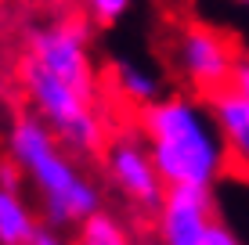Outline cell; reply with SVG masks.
<instances>
[{
  "label": "cell",
  "mask_w": 249,
  "mask_h": 245,
  "mask_svg": "<svg viewBox=\"0 0 249 245\" xmlns=\"http://www.w3.org/2000/svg\"><path fill=\"white\" fill-rule=\"evenodd\" d=\"M18 83L33 105V115L72 151H98L105 148V126L94 108V98H83L58 76L40 69L29 54L18 65Z\"/></svg>",
  "instance_id": "3957f363"
},
{
  "label": "cell",
  "mask_w": 249,
  "mask_h": 245,
  "mask_svg": "<svg viewBox=\"0 0 249 245\" xmlns=\"http://www.w3.org/2000/svg\"><path fill=\"white\" fill-rule=\"evenodd\" d=\"M22 177H25L22 166L15 163L11 155L0 159V188H4V191H18V188H22Z\"/></svg>",
  "instance_id": "5bb4252c"
},
{
  "label": "cell",
  "mask_w": 249,
  "mask_h": 245,
  "mask_svg": "<svg viewBox=\"0 0 249 245\" xmlns=\"http://www.w3.org/2000/svg\"><path fill=\"white\" fill-rule=\"evenodd\" d=\"M40 234L36 216L18 191L0 188V245H33Z\"/></svg>",
  "instance_id": "9c48e42d"
},
{
  "label": "cell",
  "mask_w": 249,
  "mask_h": 245,
  "mask_svg": "<svg viewBox=\"0 0 249 245\" xmlns=\"http://www.w3.org/2000/svg\"><path fill=\"white\" fill-rule=\"evenodd\" d=\"M213 220V188H166L156 209V234L162 245H199Z\"/></svg>",
  "instance_id": "8992f818"
},
{
  "label": "cell",
  "mask_w": 249,
  "mask_h": 245,
  "mask_svg": "<svg viewBox=\"0 0 249 245\" xmlns=\"http://www.w3.org/2000/svg\"><path fill=\"white\" fill-rule=\"evenodd\" d=\"M83 4H87V18L90 22L112 25V22H119L126 11H130L134 0H83Z\"/></svg>",
  "instance_id": "7c38bea8"
},
{
  "label": "cell",
  "mask_w": 249,
  "mask_h": 245,
  "mask_svg": "<svg viewBox=\"0 0 249 245\" xmlns=\"http://www.w3.org/2000/svg\"><path fill=\"white\" fill-rule=\"evenodd\" d=\"M235 47L220 29L206 22H188L177 29L174 40V65L181 72V80L195 94L210 98L217 90H224L231 83V72H235Z\"/></svg>",
  "instance_id": "5b68a950"
},
{
  "label": "cell",
  "mask_w": 249,
  "mask_h": 245,
  "mask_svg": "<svg viewBox=\"0 0 249 245\" xmlns=\"http://www.w3.org/2000/svg\"><path fill=\"white\" fill-rule=\"evenodd\" d=\"M29 58L51 76H58L62 83H69L72 90H80L83 98H98V65H94L83 22L65 18V22H51L33 29Z\"/></svg>",
  "instance_id": "277c9868"
},
{
  "label": "cell",
  "mask_w": 249,
  "mask_h": 245,
  "mask_svg": "<svg viewBox=\"0 0 249 245\" xmlns=\"http://www.w3.org/2000/svg\"><path fill=\"white\" fill-rule=\"evenodd\" d=\"M33 245H69V242H65V238H62L58 231H40V234H36V242H33Z\"/></svg>",
  "instance_id": "9a60e30c"
},
{
  "label": "cell",
  "mask_w": 249,
  "mask_h": 245,
  "mask_svg": "<svg viewBox=\"0 0 249 245\" xmlns=\"http://www.w3.org/2000/svg\"><path fill=\"white\" fill-rule=\"evenodd\" d=\"M235 4H246V7H249V0H235Z\"/></svg>",
  "instance_id": "2e32d148"
},
{
  "label": "cell",
  "mask_w": 249,
  "mask_h": 245,
  "mask_svg": "<svg viewBox=\"0 0 249 245\" xmlns=\"http://www.w3.org/2000/svg\"><path fill=\"white\" fill-rule=\"evenodd\" d=\"M166 4H177V0H166Z\"/></svg>",
  "instance_id": "e0dca14e"
},
{
  "label": "cell",
  "mask_w": 249,
  "mask_h": 245,
  "mask_svg": "<svg viewBox=\"0 0 249 245\" xmlns=\"http://www.w3.org/2000/svg\"><path fill=\"white\" fill-rule=\"evenodd\" d=\"M112 76H116V90L123 94L126 101H134L137 108H148L152 101H159V80L152 76L144 65L137 62H126V58H119L112 65Z\"/></svg>",
  "instance_id": "30bf717a"
},
{
  "label": "cell",
  "mask_w": 249,
  "mask_h": 245,
  "mask_svg": "<svg viewBox=\"0 0 249 245\" xmlns=\"http://www.w3.org/2000/svg\"><path fill=\"white\" fill-rule=\"evenodd\" d=\"M206 105H210L213 123H217L220 137H224V145H228V155L238 159L249 170V98L224 87V90L206 98Z\"/></svg>",
  "instance_id": "ba28073f"
},
{
  "label": "cell",
  "mask_w": 249,
  "mask_h": 245,
  "mask_svg": "<svg viewBox=\"0 0 249 245\" xmlns=\"http://www.w3.org/2000/svg\"><path fill=\"white\" fill-rule=\"evenodd\" d=\"M105 170L112 177V184L119 188V195H126L134 206L159 209L162 195H166V184H162L144 141H130V137L108 141L105 145Z\"/></svg>",
  "instance_id": "52a82bcc"
},
{
  "label": "cell",
  "mask_w": 249,
  "mask_h": 245,
  "mask_svg": "<svg viewBox=\"0 0 249 245\" xmlns=\"http://www.w3.org/2000/svg\"><path fill=\"white\" fill-rule=\"evenodd\" d=\"M80 245H134L130 234L123 231V224L112 213H94L87 224H80Z\"/></svg>",
  "instance_id": "8fae6325"
},
{
  "label": "cell",
  "mask_w": 249,
  "mask_h": 245,
  "mask_svg": "<svg viewBox=\"0 0 249 245\" xmlns=\"http://www.w3.org/2000/svg\"><path fill=\"white\" fill-rule=\"evenodd\" d=\"M199 245H242V238H238L235 231L224 224V220H213L210 224V231L202 234V242Z\"/></svg>",
  "instance_id": "4fadbf2b"
},
{
  "label": "cell",
  "mask_w": 249,
  "mask_h": 245,
  "mask_svg": "<svg viewBox=\"0 0 249 245\" xmlns=\"http://www.w3.org/2000/svg\"><path fill=\"white\" fill-rule=\"evenodd\" d=\"M7 155L22 166V173L33 180L44 216L54 227H80L94 213H101V191L87 173L72 166L62 141L47 130L36 115H18L7 130Z\"/></svg>",
  "instance_id": "7a4b0ae2"
},
{
  "label": "cell",
  "mask_w": 249,
  "mask_h": 245,
  "mask_svg": "<svg viewBox=\"0 0 249 245\" xmlns=\"http://www.w3.org/2000/svg\"><path fill=\"white\" fill-rule=\"evenodd\" d=\"M137 126L166 188H213L228 173L231 155L206 101L166 94L137 112Z\"/></svg>",
  "instance_id": "6da1fadb"
}]
</instances>
